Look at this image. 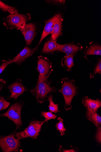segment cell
<instances>
[{"label":"cell","instance_id":"obj_1","mask_svg":"<svg viewBox=\"0 0 101 152\" xmlns=\"http://www.w3.org/2000/svg\"><path fill=\"white\" fill-rule=\"evenodd\" d=\"M31 91L38 102L42 104L47 101L49 96L55 92L57 90L51 81L39 75L36 86Z\"/></svg>","mask_w":101,"mask_h":152},{"label":"cell","instance_id":"obj_2","mask_svg":"<svg viewBox=\"0 0 101 152\" xmlns=\"http://www.w3.org/2000/svg\"><path fill=\"white\" fill-rule=\"evenodd\" d=\"M61 83L62 87L59 91L64 96L65 102L64 108L69 110L72 108V101L74 96L78 94L79 89L76 86L74 80L64 78L62 79Z\"/></svg>","mask_w":101,"mask_h":152},{"label":"cell","instance_id":"obj_3","mask_svg":"<svg viewBox=\"0 0 101 152\" xmlns=\"http://www.w3.org/2000/svg\"><path fill=\"white\" fill-rule=\"evenodd\" d=\"M31 19L29 14H20L18 13L10 14L4 19V24L7 29L16 28L18 30L23 29L26 23Z\"/></svg>","mask_w":101,"mask_h":152},{"label":"cell","instance_id":"obj_4","mask_svg":"<svg viewBox=\"0 0 101 152\" xmlns=\"http://www.w3.org/2000/svg\"><path fill=\"white\" fill-rule=\"evenodd\" d=\"M20 140L15 134L0 136V148L3 152H19L21 147Z\"/></svg>","mask_w":101,"mask_h":152},{"label":"cell","instance_id":"obj_5","mask_svg":"<svg viewBox=\"0 0 101 152\" xmlns=\"http://www.w3.org/2000/svg\"><path fill=\"white\" fill-rule=\"evenodd\" d=\"M44 122V121H32L24 131L15 134L16 137L20 140L28 137H31L33 139H37Z\"/></svg>","mask_w":101,"mask_h":152},{"label":"cell","instance_id":"obj_6","mask_svg":"<svg viewBox=\"0 0 101 152\" xmlns=\"http://www.w3.org/2000/svg\"><path fill=\"white\" fill-rule=\"evenodd\" d=\"M22 105L16 103L12 105L7 111L4 114H0V117H6L8 118L15 124L16 129H19L22 125L21 114Z\"/></svg>","mask_w":101,"mask_h":152},{"label":"cell","instance_id":"obj_7","mask_svg":"<svg viewBox=\"0 0 101 152\" xmlns=\"http://www.w3.org/2000/svg\"><path fill=\"white\" fill-rule=\"evenodd\" d=\"M36 70L40 75L47 78L53 71L51 63L47 58L42 56L38 58Z\"/></svg>","mask_w":101,"mask_h":152},{"label":"cell","instance_id":"obj_8","mask_svg":"<svg viewBox=\"0 0 101 152\" xmlns=\"http://www.w3.org/2000/svg\"><path fill=\"white\" fill-rule=\"evenodd\" d=\"M83 47L80 44L68 43L65 45L57 44V51L63 52L67 55L74 57L79 51L81 50Z\"/></svg>","mask_w":101,"mask_h":152},{"label":"cell","instance_id":"obj_9","mask_svg":"<svg viewBox=\"0 0 101 152\" xmlns=\"http://www.w3.org/2000/svg\"><path fill=\"white\" fill-rule=\"evenodd\" d=\"M36 25L33 23L26 24L20 30L23 34L27 45H31L36 35Z\"/></svg>","mask_w":101,"mask_h":152},{"label":"cell","instance_id":"obj_10","mask_svg":"<svg viewBox=\"0 0 101 152\" xmlns=\"http://www.w3.org/2000/svg\"><path fill=\"white\" fill-rule=\"evenodd\" d=\"M61 16L62 15L60 14H57L53 17L45 22L46 25L39 43L36 47L33 49L35 51H36L43 40L48 35L52 33L55 23Z\"/></svg>","mask_w":101,"mask_h":152},{"label":"cell","instance_id":"obj_11","mask_svg":"<svg viewBox=\"0 0 101 152\" xmlns=\"http://www.w3.org/2000/svg\"><path fill=\"white\" fill-rule=\"evenodd\" d=\"M11 95L8 98L9 99H16L23 94L27 89L22 84L21 82L16 81L9 86Z\"/></svg>","mask_w":101,"mask_h":152},{"label":"cell","instance_id":"obj_12","mask_svg":"<svg viewBox=\"0 0 101 152\" xmlns=\"http://www.w3.org/2000/svg\"><path fill=\"white\" fill-rule=\"evenodd\" d=\"M35 52L34 50L26 46L17 56L11 60V64L16 63L20 64L27 58L32 56Z\"/></svg>","mask_w":101,"mask_h":152},{"label":"cell","instance_id":"obj_13","mask_svg":"<svg viewBox=\"0 0 101 152\" xmlns=\"http://www.w3.org/2000/svg\"><path fill=\"white\" fill-rule=\"evenodd\" d=\"M82 103L86 109L97 113L98 108L101 107V101L98 99L93 100L88 96H85L82 99Z\"/></svg>","mask_w":101,"mask_h":152},{"label":"cell","instance_id":"obj_14","mask_svg":"<svg viewBox=\"0 0 101 152\" xmlns=\"http://www.w3.org/2000/svg\"><path fill=\"white\" fill-rule=\"evenodd\" d=\"M83 53L86 56L88 55H101V46L97 43H92L89 47L84 49Z\"/></svg>","mask_w":101,"mask_h":152},{"label":"cell","instance_id":"obj_15","mask_svg":"<svg viewBox=\"0 0 101 152\" xmlns=\"http://www.w3.org/2000/svg\"><path fill=\"white\" fill-rule=\"evenodd\" d=\"M86 118L94 124L97 128L101 126V117L97 113L86 109Z\"/></svg>","mask_w":101,"mask_h":152},{"label":"cell","instance_id":"obj_16","mask_svg":"<svg viewBox=\"0 0 101 152\" xmlns=\"http://www.w3.org/2000/svg\"><path fill=\"white\" fill-rule=\"evenodd\" d=\"M63 19L61 16L56 21L51 34V39L56 40L61 35Z\"/></svg>","mask_w":101,"mask_h":152},{"label":"cell","instance_id":"obj_17","mask_svg":"<svg viewBox=\"0 0 101 152\" xmlns=\"http://www.w3.org/2000/svg\"><path fill=\"white\" fill-rule=\"evenodd\" d=\"M57 43L55 40L51 39L47 42L42 50L43 53H49L57 51Z\"/></svg>","mask_w":101,"mask_h":152},{"label":"cell","instance_id":"obj_18","mask_svg":"<svg viewBox=\"0 0 101 152\" xmlns=\"http://www.w3.org/2000/svg\"><path fill=\"white\" fill-rule=\"evenodd\" d=\"M74 57L66 55L62 60V65L68 71L71 70L72 67L74 66L73 61Z\"/></svg>","mask_w":101,"mask_h":152},{"label":"cell","instance_id":"obj_19","mask_svg":"<svg viewBox=\"0 0 101 152\" xmlns=\"http://www.w3.org/2000/svg\"><path fill=\"white\" fill-rule=\"evenodd\" d=\"M0 9L4 11L8 12L10 14L12 15L18 13V11L16 8L9 6L1 1H0Z\"/></svg>","mask_w":101,"mask_h":152},{"label":"cell","instance_id":"obj_20","mask_svg":"<svg viewBox=\"0 0 101 152\" xmlns=\"http://www.w3.org/2000/svg\"><path fill=\"white\" fill-rule=\"evenodd\" d=\"M53 98L52 95H50L48 99V100L50 103V104L48 105L49 110L52 113L56 114L57 112H60L59 110V105L58 104H55L52 100Z\"/></svg>","mask_w":101,"mask_h":152},{"label":"cell","instance_id":"obj_21","mask_svg":"<svg viewBox=\"0 0 101 152\" xmlns=\"http://www.w3.org/2000/svg\"><path fill=\"white\" fill-rule=\"evenodd\" d=\"M57 119L59 120V122L56 124L55 127L57 130L60 133L61 135L63 136L65 134V132L66 131V129L64 127L63 120L60 117L57 118Z\"/></svg>","mask_w":101,"mask_h":152},{"label":"cell","instance_id":"obj_22","mask_svg":"<svg viewBox=\"0 0 101 152\" xmlns=\"http://www.w3.org/2000/svg\"><path fill=\"white\" fill-rule=\"evenodd\" d=\"M97 73H101V60L100 59H98L97 64L94 68V70L90 75V78H93L94 76Z\"/></svg>","mask_w":101,"mask_h":152},{"label":"cell","instance_id":"obj_23","mask_svg":"<svg viewBox=\"0 0 101 152\" xmlns=\"http://www.w3.org/2000/svg\"><path fill=\"white\" fill-rule=\"evenodd\" d=\"M41 116L45 118V119L43 121L44 122H46L47 123L48 121L51 119H55L57 117V116L53 114L51 112H42L41 113Z\"/></svg>","mask_w":101,"mask_h":152},{"label":"cell","instance_id":"obj_24","mask_svg":"<svg viewBox=\"0 0 101 152\" xmlns=\"http://www.w3.org/2000/svg\"><path fill=\"white\" fill-rule=\"evenodd\" d=\"M10 103L7 102L2 96H0V111L8 107Z\"/></svg>","mask_w":101,"mask_h":152},{"label":"cell","instance_id":"obj_25","mask_svg":"<svg viewBox=\"0 0 101 152\" xmlns=\"http://www.w3.org/2000/svg\"><path fill=\"white\" fill-rule=\"evenodd\" d=\"M11 60L8 61L4 60L0 66V74H1L5 69L6 67L9 64H11Z\"/></svg>","mask_w":101,"mask_h":152},{"label":"cell","instance_id":"obj_26","mask_svg":"<svg viewBox=\"0 0 101 152\" xmlns=\"http://www.w3.org/2000/svg\"><path fill=\"white\" fill-rule=\"evenodd\" d=\"M71 149H65L63 148L62 146H61L60 147L59 151L60 152H76L77 151H78V149L77 148H76L73 147V148H72V146L70 147Z\"/></svg>","mask_w":101,"mask_h":152},{"label":"cell","instance_id":"obj_27","mask_svg":"<svg viewBox=\"0 0 101 152\" xmlns=\"http://www.w3.org/2000/svg\"><path fill=\"white\" fill-rule=\"evenodd\" d=\"M96 133L95 135V139L97 141L100 143L101 142V126L97 128Z\"/></svg>","mask_w":101,"mask_h":152},{"label":"cell","instance_id":"obj_28","mask_svg":"<svg viewBox=\"0 0 101 152\" xmlns=\"http://www.w3.org/2000/svg\"><path fill=\"white\" fill-rule=\"evenodd\" d=\"M6 85V82L3 79H0V92Z\"/></svg>","mask_w":101,"mask_h":152},{"label":"cell","instance_id":"obj_29","mask_svg":"<svg viewBox=\"0 0 101 152\" xmlns=\"http://www.w3.org/2000/svg\"><path fill=\"white\" fill-rule=\"evenodd\" d=\"M49 2H52V3L55 4H63L65 3V1H51Z\"/></svg>","mask_w":101,"mask_h":152}]
</instances>
